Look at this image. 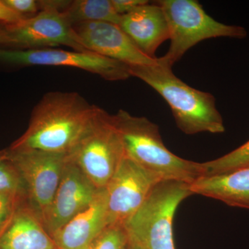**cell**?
<instances>
[{
  "instance_id": "5b68a950",
  "label": "cell",
  "mask_w": 249,
  "mask_h": 249,
  "mask_svg": "<svg viewBox=\"0 0 249 249\" xmlns=\"http://www.w3.org/2000/svg\"><path fill=\"white\" fill-rule=\"evenodd\" d=\"M189 183H159L142 206L124 224L129 238L145 249H175L173 221L181 201L193 196Z\"/></svg>"
},
{
  "instance_id": "3957f363",
  "label": "cell",
  "mask_w": 249,
  "mask_h": 249,
  "mask_svg": "<svg viewBox=\"0 0 249 249\" xmlns=\"http://www.w3.org/2000/svg\"><path fill=\"white\" fill-rule=\"evenodd\" d=\"M113 118L125 156L160 179L191 184L203 176L201 163L184 160L167 148L155 123L124 109L113 114Z\"/></svg>"
},
{
  "instance_id": "d4e9b609",
  "label": "cell",
  "mask_w": 249,
  "mask_h": 249,
  "mask_svg": "<svg viewBox=\"0 0 249 249\" xmlns=\"http://www.w3.org/2000/svg\"><path fill=\"white\" fill-rule=\"evenodd\" d=\"M7 44L6 24L0 22V47H4Z\"/></svg>"
},
{
  "instance_id": "cb8c5ba5",
  "label": "cell",
  "mask_w": 249,
  "mask_h": 249,
  "mask_svg": "<svg viewBox=\"0 0 249 249\" xmlns=\"http://www.w3.org/2000/svg\"><path fill=\"white\" fill-rule=\"evenodd\" d=\"M24 16L17 14L8 7L3 0H0V22L4 24H15L26 19Z\"/></svg>"
},
{
  "instance_id": "484cf974",
  "label": "cell",
  "mask_w": 249,
  "mask_h": 249,
  "mask_svg": "<svg viewBox=\"0 0 249 249\" xmlns=\"http://www.w3.org/2000/svg\"><path fill=\"white\" fill-rule=\"evenodd\" d=\"M127 249H145L142 248V246L137 243L135 241L132 240V239L129 238L128 246Z\"/></svg>"
},
{
  "instance_id": "2e32d148",
  "label": "cell",
  "mask_w": 249,
  "mask_h": 249,
  "mask_svg": "<svg viewBox=\"0 0 249 249\" xmlns=\"http://www.w3.org/2000/svg\"><path fill=\"white\" fill-rule=\"evenodd\" d=\"M190 189L193 195L249 210V166L222 175L201 177L190 184Z\"/></svg>"
},
{
  "instance_id": "30bf717a",
  "label": "cell",
  "mask_w": 249,
  "mask_h": 249,
  "mask_svg": "<svg viewBox=\"0 0 249 249\" xmlns=\"http://www.w3.org/2000/svg\"><path fill=\"white\" fill-rule=\"evenodd\" d=\"M161 181L155 173L124 156L105 188L107 199V227H124Z\"/></svg>"
},
{
  "instance_id": "7402d4cb",
  "label": "cell",
  "mask_w": 249,
  "mask_h": 249,
  "mask_svg": "<svg viewBox=\"0 0 249 249\" xmlns=\"http://www.w3.org/2000/svg\"><path fill=\"white\" fill-rule=\"evenodd\" d=\"M8 7L17 14L30 18L40 12L39 1L36 0H3Z\"/></svg>"
},
{
  "instance_id": "5bb4252c",
  "label": "cell",
  "mask_w": 249,
  "mask_h": 249,
  "mask_svg": "<svg viewBox=\"0 0 249 249\" xmlns=\"http://www.w3.org/2000/svg\"><path fill=\"white\" fill-rule=\"evenodd\" d=\"M119 26L142 53L152 58H157V49L170 39L166 18L157 1L121 16Z\"/></svg>"
},
{
  "instance_id": "e0dca14e",
  "label": "cell",
  "mask_w": 249,
  "mask_h": 249,
  "mask_svg": "<svg viewBox=\"0 0 249 249\" xmlns=\"http://www.w3.org/2000/svg\"><path fill=\"white\" fill-rule=\"evenodd\" d=\"M72 27L80 23L106 22L119 25L121 16L114 9L111 0L67 1L62 11Z\"/></svg>"
},
{
  "instance_id": "7a4b0ae2",
  "label": "cell",
  "mask_w": 249,
  "mask_h": 249,
  "mask_svg": "<svg viewBox=\"0 0 249 249\" xmlns=\"http://www.w3.org/2000/svg\"><path fill=\"white\" fill-rule=\"evenodd\" d=\"M136 77L155 89L169 105L178 128L186 134H221L224 121L212 93L192 88L178 78L173 69L160 66L129 67Z\"/></svg>"
},
{
  "instance_id": "4fadbf2b",
  "label": "cell",
  "mask_w": 249,
  "mask_h": 249,
  "mask_svg": "<svg viewBox=\"0 0 249 249\" xmlns=\"http://www.w3.org/2000/svg\"><path fill=\"white\" fill-rule=\"evenodd\" d=\"M107 227V199L105 188L92 202L52 235L58 249H89Z\"/></svg>"
},
{
  "instance_id": "9c48e42d",
  "label": "cell",
  "mask_w": 249,
  "mask_h": 249,
  "mask_svg": "<svg viewBox=\"0 0 249 249\" xmlns=\"http://www.w3.org/2000/svg\"><path fill=\"white\" fill-rule=\"evenodd\" d=\"M6 152L20 174L28 204L42 221L58 189L67 155L8 148Z\"/></svg>"
},
{
  "instance_id": "ba28073f",
  "label": "cell",
  "mask_w": 249,
  "mask_h": 249,
  "mask_svg": "<svg viewBox=\"0 0 249 249\" xmlns=\"http://www.w3.org/2000/svg\"><path fill=\"white\" fill-rule=\"evenodd\" d=\"M0 65L12 67H72L94 73L108 81H121L132 77L127 65L89 51L58 48L22 50L0 47Z\"/></svg>"
},
{
  "instance_id": "603a6c76",
  "label": "cell",
  "mask_w": 249,
  "mask_h": 249,
  "mask_svg": "<svg viewBox=\"0 0 249 249\" xmlns=\"http://www.w3.org/2000/svg\"><path fill=\"white\" fill-rule=\"evenodd\" d=\"M149 2L147 0H111L114 10L120 16L129 14L139 6Z\"/></svg>"
},
{
  "instance_id": "277c9868",
  "label": "cell",
  "mask_w": 249,
  "mask_h": 249,
  "mask_svg": "<svg viewBox=\"0 0 249 249\" xmlns=\"http://www.w3.org/2000/svg\"><path fill=\"white\" fill-rule=\"evenodd\" d=\"M156 1L164 13L170 33L169 49L163 56L158 58L160 66L173 69L189 49L208 39L247 37L245 28L218 22L196 0Z\"/></svg>"
},
{
  "instance_id": "8992f818",
  "label": "cell",
  "mask_w": 249,
  "mask_h": 249,
  "mask_svg": "<svg viewBox=\"0 0 249 249\" xmlns=\"http://www.w3.org/2000/svg\"><path fill=\"white\" fill-rule=\"evenodd\" d=\"M124 156L113 114L99 107L85 133L67 155L98 189L106 188Z\"/></svg>"
},
{
  "instance_id": "9a60e30c",
  "label": "cell",
  "mask_w": 249,
  "mask_h": 249,
  "mask_svg": "<svg viewBox=\"0 0 249 249\" xmlns=\"http://www.w3.org/2000/svg\"><path fill=\"white\" fill-rule=\"evenodd\" d=\"M0 249H58L40 218L23 201L0 235Z\"/></svg>"
},
{
  "instance_id": "ac0fdd59",
  "label": "cell",
  "mask_w": 249,
  "mask_h": 249,
  "mask_svg": "<svg viewBox=\"0 0 249 249\" xmlns=\"http://www.w3.org/2000/svg\"><path fill=\"white\" fill-rule=\"evenodd\" d=\"M203 176L230 173L249 166V141L233 151L216 160L201 163Z\"/></svg>"
},
{
  "instance_id": "7c38bea8",
  "label": "cell",
  "mask_w": 249,
  "mask_h": 249,
  "mask_svg": "<svg viewBox=\"0 0 249 249\" xmlns=\"http://www.w3.org/2000/svg\"><path fill=\"white\" fill-rule=\"evenodd\" d=\"M98 189L67 157L61 179L42 222L51 237L96 198Z\"/></svg>"
},
{
  "instance_id": "44dd1931",
  "label": "cell",
  "mask_w": 249,
  "mask_h": 249,
  "mask_svg": "<svg viewBox=\"0 0 249 249\" xmlns=\"http://www.w3.org/2000/svg\"><path fill=\"white\" fill-rule=\"evenodd\" d=\"M27 199L14 195L0 193V235L9 225L19 205Z\"/></svg>"
},
{
  "instance_id": "8fae6325",
  "label": "cell",
  "mask_w": 249,
  "mask_h": 249,
  "mask_svg": "<svg viewBox=\"0 0 249 249\" xmlns=\"http://www.w3.org/2000/svg\"><path fill=\"white\" fill-rule=\"evenodd\" d=\"M73 29L87 51L128 67L160 65L158 58H152L142 53L118 24L87 22L73 25Z\"/></svg>"
},
{
  "instance_id": "6da1fadb",
  "label": "cell",
  "mask_w": 249,
  "mask_h": 249,
  "mask_svg": "<svg viewBox=\"0 0 249 249\" xmlns=\"http://www.w3.org/2000/svg\"><path fill=\"white\" fill-rule=\"evenodd\" d=\"M97 108L75 91L45 93L33 109L26 132L8 149L68 155L89 127Z\"/></svg>"
},
{
  "instance_id": "d6986e66",
  "label": "cell",
  "mask_w": 249,
  "mask_h": 249,
  "mask_svg": "<svg viewBox=\"0 0 249 249\" xmlns=\"http://www.w3.org/2000/svg\"><path fill=\"white\" fill-rule=\"evenodd\" d=\"M0 193L14 195L27 199L20 174L8 157L6 149L0 150Z\"/></svg>"
},
{
  "instance_id": "ffe728a7",
  "label": "cell",
  "mask_w": 249,
  "mask_h": 249,
  "mask_svg": "<svg viewBox=\"0 0 249 249\" xmlns=\"http://www.w3.org/2000/svg\"><path fill=\"white\" fill-rule=\"evenodd\" d=\"M129 237L124 227L113 226L105 229L89 249H127Z\"/></svg>"
},
{
  "instance_id": "52a82bcc",
  "label": "cell",
  "mask_w": 249,
  "mask_h": 249,
  "mask_svg": "<svg viewBox=\"0 0 249 249\" xmlns=\"http://www.w3.org/2000/svg\"><path fill=\"white\" fill-rule=\"evenodd\" d=\"M67 1H39L40 11L15 24H6L7 44L4 48L38 49L60 46L85 52L73 27L62 12Z\"/></svg>"
}]
</instances>
